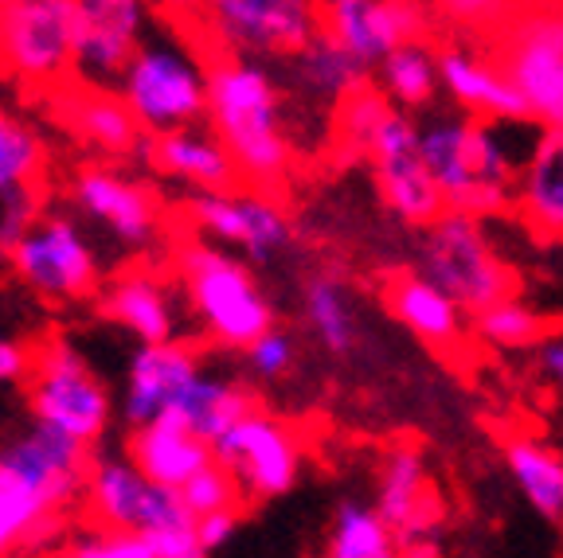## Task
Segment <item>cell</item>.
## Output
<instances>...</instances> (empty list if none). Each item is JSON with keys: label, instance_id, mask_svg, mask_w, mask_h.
<instances>
[{"label": "cell", "instance_id": "6da1fadb", "mask_svg": "<svg viewBox=\"0 0 563 558\" xmlns=\"http://www.w3.org/2000/svg\"><path fill=\"white\" fill-rule=\"evenodd\" d=\"M208 125L251 192L274 196L294 172V145L282 118V87L266 63L216 59L208 67Z\"/></svg>", "mask_w": 563, "mask_h": 558}, {"label": "cell", "instance_id": "7a4b0ae2", "mask_svg": "<svg viewBox=\"0 0 563 558\" xmlns=\"http://www.w3.org/2000/svg\"><path fill=\"white\" fill-rule=\"evenodd\" d=\"M87 449L55 429L32 426L12 437L0 457V558L47 547L67 504L87 492Z\"/></svg>", "mask_w": 563, "mask_h": 558}, {"label": "cell", "instance_id": "3957f363", "mask_svg": "<svg viewBox=\"0 0 563 558\" xmlns=\"http://www.w3.org/2000/svg\"><path fill=\"white\" fill-rule=\"evenodd\" d=\"M176 274L185 286L188 309L211 344L246 351L258 336L274 328V309L258 289L255 274L223 246H211L203 238L180 243Z\"/></svg>", "mask_w": 563, "mask_h": 558}, {"label": "cell", "instance_id": "277c9868", "mask_svg": "<svg viewBox=\"0 0 563 558\" xmlns=\"http://www.w3.org/2000/svg\"><path fill=\"white\" fill-rule=\"evenodd\" d=\"M118 98L130 105L141 133L165 137L208 118V67L168 32H145L137 55L118 82Z\"/></svg>", "mask_w": 563, "mask_h": 558}, {"label": "cell", "instance_id": "5b68a950", "mask_svg": "<svg viewBox=\"0 0 563 558\" xmlns=\"http://www.w3.org/2000/svg\"><path fill=\"white\" fill-rule=\"evenodd\" d=\"M415 270L470 316H482L485 309L517 297V274L493 250L482 223L450 211L434 227L422 231Z\"/></svg>", "mask_w": 563, "mask_h": 558}, {"label": "cell", "instance_id": "8992f818", "mask_svg": "<svg viewBox=\"0 0 563 558\" xmlns=\"http://www.w3.org/2000/svg\"><path fill=\"white\" fill-rule=\"evenodd\" d=\"M27 411H32L35 426L55 429L67 442L90 449L110 429L114 399H110L106 383L90 371L87 356L75 344L47 341L32 356Z\"/></svg>", "mask_w": 563, "mask_h": 558}, {"label": "cell", "instance_id": "52a82bcc", "mask_svg": "<svg viewBox=\"0 0 563 558\" xmlns=\"http://www.w3.org/2000/svg\"><path fill=\"white\" fill-rule=\"evenodd\" d=\"M196 12L223 59H298L321 32V4L306 0H216Z\"/></svg>", "mask_w": 563, "mask_h": 558}, {"label": "cell", "instance_id": "ba28073f", "mask_svg": "<svg viewBox=\"0 0 563 558\" xmlns=\"http://www.w3.org/2000/svg\"><path fill=\"white\" fill-rule=\"evenodd\" d=\"M497 63L525 98L528 122L563 133V9H517L512 24H505Z\"/></svg>", "mask_w": 563, "mask_h": 558}, {"label": "cell", "instance_id": "9c48e42d", "mask_svg": "<svg viewBox=\"0 0 563 558\" xmlns=\"http://www.w3.org/2000/svg\"><path fill=\"white\" fill-rule=\"evenodd\" d=\"M87 504L106 532L141 535V539L176 532V527H196L192 512L185 507L180 492L153 484V480L122 454H106L90 461Z\"/></svg>", "mask_w": 563, "mask_h": 558}, {"label": "cell", "instance_id": "30bf717a", "mask_svg": "<svg viewBox=\"0 0 563 558\" xmlns=\"http://www.w3.org/2000/svg\"><path fill=\"white\" fill-rule=\"evenodd\" d=\"M0 70L20 82H55L75 70V0H4Z\"/></svg>", "mask_w": 563, "mask_h": 558}, {"label": "cell", "instance_id": "8fae6325", "mask_svg": "<svg viewBox=\"0 0 563 558\" xmlns=\"http://www.w3.org/2000/svg\"><path fill=\"white\" fill-rule=\"evenodd\" d=\"M419 133L422 122H415L404 110H391L376 145H372V168H376V188L387 211L407 227L427 231L446 215V196L434 183L431 168L422 165Z\"/></svg>", "mask_w": 563, "mask_h": 558}, {"label": "cell", "instance_id": "7c38bea8", "mask_svg": "<svg viewBox=\"0 0 563 558\" xmlns=\"http://www.w3.org/2000/svg\"><path fill=\"white\" fill-rule=\"evenodd\" d=\"M434 9L415 0H329L321 4V32H329L364 70H376L387 55L431 35Z\"/></svg>", "mask_w": 563, "mask_h": 558}, {"label": "cell", "instance_id": "4fadbf2b", "mask_svg": "<svg viewBox=\"0 0 563 558\" xmlns=\"http://www.w3.org/2000/svg\"><path fill=\"white\" fill-rule=\"evenodd\" d=\"M9 263L20 281L47 301H79L98 286L95 246L87 243L82 227L70 215L40 219L32 235L12 250Z\"/></svg>", "mask_w": 563, "mask_h": 558}, {"label": "cell", "instance_id": "5bb4252c", "mask_svg": "<svg viewBox=\"0 0 563 558\" xmlns=\"http://www.w3.org/2000/svg\"><path fill=\"white\" fill-rule=\"evenodd\" d=\"M216 461L235 472L246 500H274L298 480L301 442L282 418L255 411L216 442Z\"/></svg>", "mask_w": 563, "mask_h": 558}, {"label": "cell", "instance_id": "9a60e30c", "mask_svg": "<svg viewBox=\"0 0 563 558\" xmlns=\"http://www.w3.org/2000/svg\"><path fill=\"white\" fill-rule=\"evenodd\" d=\"M145 32L137 0H75V75L82 87H118Z\"/></svg>", "mask_w": 563, "mask_h": 558}, {"label": "cell", "instance_id": "2e32d148", "mask_svg": "<svg viewBox=\"0 0 563 558\" xmlns=\"http://www.w3.org/2000/svg\"><path fill=\"white\" fill-rule=\"evenodd\" d=\"M185 211L203 235L243 250L251 263H271L294 243V227L282 203L263 192L192 196Z\"/></svg>", "mask_w": 563, "mask_h": 558}, {"label": "cell", "instance_id": "e0dca14e", "mask_svg": "<svg viewBox=\"0 0 563 558\" xmlns=\"http://www.w3.org/2000/svg\"><path fill=\"white\" fill-rule=\"evenodd\" d=\"M376 512L396 532V539L442 535V500L431 489V472L419 445H391L379 461L376 477Z\"/></svg>", "mask_w": 563, "mask_h": 558}, {"label": "cell", "instance_id": "ac0fdd59", "mask_svg": "<svg viewBox=\"0 0 563 558\" xmlns=\"http://www.w3.org/2000/svg\"><path fill=\"white\" fill-rule=\"evenodd\" d=\"M200 376V351L188 341L141 344L130 359V371H125L122 418L130 422V429L153 426L176 402V394Z\"/></svg>", "mask_w": 563, "mask_h": 558}, {"label": "cell", "instance_id": "d6986e66", "mask_svg": "<svg viewBox=\"0 0 563 558\" xmlns=\"http://www.w3.org/2000/svg\"><path fill=\"white\" fill-rule=\"evenodd\" d=\"M70 200L90 223L106 227L125 246H150L157 238V203L125 172L98 165L79 168L70 180Z\"/></svg>", "mask_w": 563, "mask_h": 558}, {"label": "cell", "instance_id": "ffe728a7", "mask_svg": "<svg viewBox=\"0 0 563 558\" xmlns=\"http://www.w3.org/2000/svg\"><path fill=\"white\" fill-rule=\"evenodd\" d=\"M442 90L454 98L462 114H477V122H528V105L501 63L482 59L470 47H442L439 52Z\"/></svg>", "mask_w": 563, "mask_h": 558}, {"label": "cell", "instance_id": "44dd1931", "mask_svg": "<svg viewBox=\"0 0 563 558\" xmlns=\"http://www.w3.org/2000/svg\"><path fill=\"white\" fill-rule=\"evenodd\" d=\"M387 309L439 356H462L466 351V324H462L466 313L419 270L396 274L387 281Z\"/></svg>", "mask_w": 563, "mask_h": 558}, {"label": "cell", "instance_id": "7402d4cb", "mask_svg": "<svg viewBox=\"0 0 563 558\" xmlns=\"http://www.w3.org/2000/svg\"><path fill=\"white\" fill-rule=\"evenodd\" d=\"M258 406H255V394L251 387L239 383V379H228V376H208L203 371L200 379L185 387V391L176 394V402L161 414L157 422L165 426H176V429H188V434L203 437V442L216 449L223 434L239 426L243 418H251Z\"/></svg>", "mask_w": 563, "mask_h": 558}, {"label": "cell", "instance_id": "603a6c76", "mask_svg": "<svg viewBox=\"0 0 563 558\" xmlns=\"http://www.w3.org/2000/svg\"><path fill=\"white\" fill-rule=\"evenodd\" d=\"M150 160L161 172L176 176L180 183H192L196 196H220L231 192L239 180V168L223 141L216 137L211 125H188V130L153 137Z\"/></svg>", "mask_w": 563, "mask_h": 558}, {"label": "cell", "instance_id": "cb8c5ba5", "mask_svg": "<svg viewBox=\"0 0 563 558\" xmlns=\"http://www.w3.org/2000/svg\"><path fill=\"white\" fill-rule=\"evenodd\" d=\"M59 118L82 145L102 148L110 157H125V153H137L141 145H150L145 133H141L137 118L130 114V105L122 102L110 90H90L75 87L59 98Z\"/></svg>", "mask_w": 563, "mask_h": 558}, {"label": "cell", "instance_id": "d4e9b609", "mask_svg": "<svg viewBox=\"0 0 563 558\" xmlns=\"http://www.w3.org/2000/svg\"><path fill=\"white\" fill-rule=\"evenodd\" d=\"M512 208L548 243H563V133H540L520 168Z\"/></svg>", "mask_w": 563, "mask_h": 558}, {"label": "cell", "instance_id": "484cf974", "mask_svg": "<svg viewBox=\"0 0 563 558\" xmlns=\"http://www.w3.org/2000/svg\"><path fill=\"white\" fill-rule=\"evenodd\" d=\"M125 457H130L153 484L180 492L188 480L200 477V472L216 461V449H211L203 437L188 434V429L153 422V426H145V429H133L130 442H125Z\"/></svg>", "mask_w": 563, "mask_h": 558}, {"label": "cell", "instance_id": "4316f807", "mask_svg": "<svg viewBox=\"0 0 563 558\" xmlns=\"http://www.w3.org/2000/svg\"><path fill=\"white\" fill-rule=\"evenodd\" d=\"M102 316L122 324L141 344H168L176 341V305L173 293L153 278L150 270H133L110 281L102 293Z\"/></svg>", "mask_w": 563, "mask_h": 558}, {"label": "cell", "instance_id": "83f0119b", "mask_svg": "<svg viewBox=\"0 0 563 558\" xmlns=\"http://www.w3.org/2000/svg\"><path fill=\"white\" fill-rule=\"evenodd\" d=\"M419 153H422V165L431 168L434 183L446 196V211H450L477 183L474 160H470V153H474V118L439 114L431 122H422Z\"/></svg>", "mask_w": 563, "mask_h": 558}, {"label": "cell", "instance_id": "f1b7e54d", "mask_svg": "<svg viewBox=\"0 0 563 558\" xmlns=\"http://www.w3.org/2000/svg\"><path fill=\"white\" fill-rule=\"evenodd\" d=\"M290 75H294V87H298L309 102L333 105V110L349 94L368 87V70L352 59L329 32H317L313 44H309L298 59H290Z\"/></svg>", "mask_w": 563, "mask_h": 558}, {"label": "cell", "instance_id": "f546056e", "mask_svg": "<svg viewBox=\"0 0 563 558\" xmlns=\"http://www.w3.org/2000/svg\"><path fill=\"white\" fill-rule=\"evenodd\" d=\"M505 469L517 480L520 496L544 520L563 524V457L537 437H509L505 442Z\"/></svg>", "mask_w": 563, "mask_h": 558}, {"label": "cell", "instance_id": "4dcf8cb0", "mask_svg": "<svg viewBox=\"0 0 563 558\" xmlns=\"http://www.w3.org/2000/svg\"><path fill=\"white\" fill-rule=\"evenodd\" d=\"M379 79V94L396 110H422L431 105L442 90V75H439V47H431V40L422 44H407L396 55H387L376 67Z\"/></svg>", "mask_w": 563, "mask_h": 558}, {"label": "cell", "instance_id": "1f68e13d", "mask_svg": "<svg viewBox=\"0 0 563 558\" xmlns=\"http://www.w3.org/2000/svg\"><path fill=\"white\" fill-rule=\"evenodd\" d=\"M325 558H404L396 532L384 524L376 504L344 500L336 504L325 535Z\"/></svg>", "mask_w": 563, "mask_h": 558}, {"label": "cell", "instance_id": "d6a6232c", "mask_svg": "<svg viewBox=\"0 0 563 558\" xmlns=\"http://www.w3.org/2000/svg\"><path fill=\"white\" fill-rule=\"evenodd\" d=\"M301 301H306V321L313 341L333 356H344L356 344V301H352L349 286L336 274H317L306 281Z\"/></svg>", "mask_w": 563, "mask_h": 558}, {"label": "cell", "instance_id": "836d02e7", "mask_svg": "<svg viewBox=\"0 0 563 558\" xmlns=\"http://www.w3.org/2000/svg\"><path fill=\"white\" fill-rule=\"evenodd\" d=\"M391 110H396V105L372 87H361L356 94L344 98V102L336 105V118H333L336 157L341 160L368 157L372 160V145H376L379 130H384V122L391 118Z\"/></svg>", "mask_w": 563, "mask_h": 558}, {"label": "cell", "instance_id": "e575fe53", "mask_svg": "<svg viewBox=\"0 0 563 558\" xmlns=\"http://www.w3.org/2000/svg\"><path fill=\"white\" fill-rule=\"evenodd\" d=\"M474 336L477 344L493 351H525V348H544V341L552 336L548 321L532 305H525L520 297H509L501 305L485 309L482 316H474Z\"/></svg>", "mask_w": 563, "mask_h": 558}, {"label": "cell", "instance_id": "d590c367", "mask_svg": "<svg viewBox=\"0 0 563 558\" xmlns=\"http://www.w3.org/2000/svg\"><path fill=\"white\" fill-rule=\"evenodd\" d=\"M44 141L32 125L12 118L9 110H0V200H9L12 192L35 188L40 172H44Z\"/></svg>", "mask_w": 563, "mask_h": 558}, {"label": "cell", "instance_id": "8d00e7d4", "mask_svg": "<svg viewBox=\"0 0 563 558\" xmlns=\"http://www.w3.org/2000/svg\"><path fill=\"white\" fill-rule=\"evenodd\" d=\"M180 500H185V507L192 512V520H208V515H220V512H239V507L246 504L235 472L220 461H211L200 477L188 480L185 489H180Z\"/></svg>", "mask_w": 563, "mask_h": 558}, {"label": "cell", "instance_id": "74e56055", "mask_svg": "<svg viewBox=\"0 0 563 558\" xmlns=\"http://www.w3.org/2000/svg\"><path fill=\"white\" fill-rule=\"evenodd\" d=\"M59 558H157L153 555V543L141 539V535H125V532H98L82 535L70 547L59 550Z\"/></svg>", "mask_w": 563, "mask_h": 558}, {"label": "cell", "instance_id": "f35d334b", "mask_svg": "<svg viewBox=\"0 0 563 558\" xmlns=\"http://www.w3.org/2000/svg\"><path fill=\"white\" fill-rule=\"evenodd\" d=\"M44 215H40V196H35V188H24V192H12L9 200H0V254L12 258V250L32 235V227Z\"/></svg>", "mask_w": 563, "mask_h": 558}, {"label": "cell", "instance_id": "ab89813d", "mask_svg": "<svg viewBox=\"0 0 563 558\" xmlns=\"http://www.w3.org/2000/svg\"><path fill=\"white\" fill-rule=\"evenodd\" d=\"M246 356V371L258 379H278L286 376L294 367V356H298V348H294V336L282 328H271L266 336H258L251 348L243 351Z\"/></svg>", "mask_w": 563, "mask_h": 558}, {"label": "cell", "instance_id": "60d3db41", "mask_svg": "<svg viewBox=\"0 0 563 558\" xmlns=\"http://www.w3.org/2000/svg\"><path fill=\"white\" fill-rule=\"evenodd\" d=\"M439 16H450L457 24L466 27H482L477 20H505V16H517V9H505V4H489V0H450V4H439Z\"/></svg>", "mask_w": 563, "mask_h": 558}, {"label": "cell", "instance_id": "b9f144b4", "mask_svg": "<svg viewBox=\"0 0 563 558\" xmlns=\"http://www.w3.org/2000/svg\"><path fill=\"white\" fill-rule=\"evenodd\" d=\"M150 543H153V555L157 558H208L196 527H176V532L153 535Z\"/></svg>", "mask_w": 563, "mask_h": 558}, {"label": "cell", "instance_id": "7bdbcfd3", "mask_svg": "<svg viewBox=\"0 0 563 558\" xmlns=\"http://www.w3.org/2000/svg\"><path fill=\"white\" fill-rule=\"evenodd\" d=\"M239 524H243V507L239 512H220V515H208V520H196V535H200L203 550H220L235 539Z\"/></svg>", "mask_w": 563, "mask_h": 558}, {"label": "cell", "instance_id": "ee69618b", "mask_svg": "<svg viewBox=\"0 0 563 558\" xmlns=\"http://www.w3.org/2000/svg\"><path fill=\"white\" fill-rule=\"evenodd\" d=\"M24 376H32V356H27L16 341H4V336H0V387L20 383Z\"/></svg>", "mask_w": 563, "mask_h": 558}, {"label": "cell", "instance_id": "f6af8a7d", "mask_svg": "<svg viewBox=\"0 0 563 558\" xmlns=\"http://www.w3.org/2000/svg\"><path fill=\"white\" fill-rule=\"evenodd\" d=\"M540 371H544V379H552L555 387H563V332L544 341V348H540Z\"/></svg>", "mask_w": 563, "mask_h": 558}, {"label": "cell", "instance_id": "bcb514c9", "mask_svg": "<svg viewBox=\"0 0 563 558\" xmlns=\"http://www.w3.org/2000/svg\"><path fill=\"white\" fill-rule=\"evenodd\" d=\"M0 457H4V445H0Z\"/></svg>", "mask_w": 563, "mask_h": 558}, {"label": "cell", "instance_id": "7dc6e473", "mask_svg": "<svg viewBox=\"0 0 563 558\" xmlns=\"http://www.w3.org/2000/svg\"><path fill=\"white\" fill-rule=\"evenodd\" d=\"M560 558H563V555H560Z\"/></svg>", "mask_w": 563, "mask_h": 558}]
</instances>
